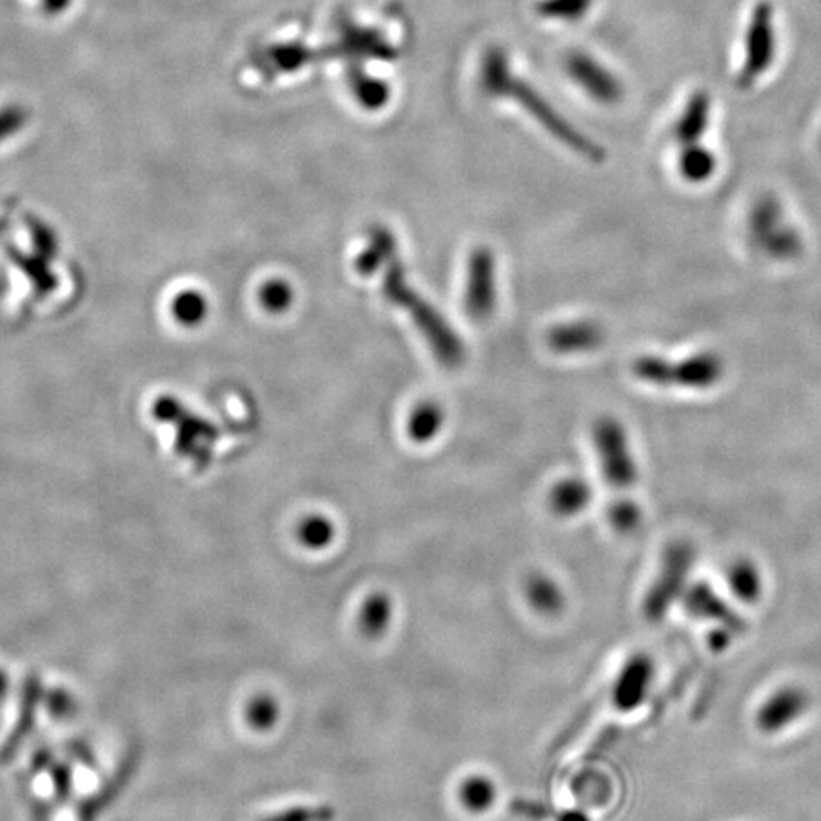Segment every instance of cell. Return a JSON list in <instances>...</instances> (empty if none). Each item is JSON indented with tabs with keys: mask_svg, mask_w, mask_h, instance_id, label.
I'll list each match as a JSON object with an SVG mask.
<instances>
[{
	"mask_svg": "<svg viewBox=\"0 0 821 821\" xmlns=\"http://www.w3.org/2000/svg\"><path fill=\"white\" fill-rule=\"evenodd\" d=\"M382 293L392 305L400 306L401 310H405L411 316L413 324L421 331L424 341L428 343L432 354L441 365L453 369L464 362L466 348L459 333L447 324V320L434 306L407 284L405 270L401 267L398 257H394L386 265Z\"/></svg>",
	"mask_w": 821,
	"mask_h": 821,
	"instance_id": "6da1fadb",
	"label": "cell"
},
{
	"mask_svg": "<svg viewBox=\"0 0 821 821\" xmlns=\"http://www.w3.org/2000/svg\"><path fill=\"white\" fill-rule=\"evenodd\" d=\"M485 88L491 94H504V96L516 97L517 101L531 113L535 115L536 120L554 135L555 139H559L561 143H565L569 149H573L574 153L592 160V162H601L605 158V151L592 141L586 135L580 134L576 128H573L563 116L557 115L554 109L542 99L536 96L533 90H529L527 86H523L521 82H516L506 75V63L504 58H500V54H491L487 63H485Z\"/></svg>",
	"mask_w": 821,
	"mask_h": 821,
	"instance_id": "7a4b0ae2",
	"label": "cell"
},
{
	"mask_svg": "<svg viewBox=\"0 0 821 821\" xmlns=\"http://www.w3.org/2000/svg\"><path fill=\"white\" fill-rule=\"evenodd\" d=\"M696 550L687 540H673L660 557L658 571L643 599V612L650 622L662 620L673 603L681 601L694 567Z\"/></svg>",
	"mask_w": 821,
	"mask_h": 821,
	"instance_id": "3957f363",
	"label": "cell"
},
{
	"mask_svg": "<svg viewBox=\"0 0 821 821\" xmlns=\"http://www.w3.org/2000/svg\"><path fill=\"white\" fill-rule=\"evenodd\" d=\"M633 375L654 386L669 388H711L721 381L725 363L717 354H696L681 362H668L664 358L645 356L635 360Z\"/></svg>",
	"mask_w": 821,
	"mask_h": 821,
	"instance_id": "277c9868",
	"label": "cell"
},
{
	"mask_svg": "<svg viewBox=\"0 0 821 821\" xmlns=\"http://www.w3.org/2000/svg\"><path fill=\"white\" fill-rule=\"evenodd\" d=\"M776 44L778 35L774 27V8L770 2L763 0L753 8L745 35V58L738 73V86L742 90L751 88L772 67Z\"/></svg>",
	"mask_w": 821,
	"mask_h": 821,
	"instance_id": "5b68a950",
	"label": "cell"
},
{
	"mask_svg": "<svg viewBox=\"0 0 821 821\" xmlns=\"http://www.w3.org/2000/svg\"><path fill=\"white\" fill-rule=\"evenodd\" d=\"M593 436L605 481L620 491L630 489L637 479V468L624 426L614 419H601L595 424Z\"/></svg>",
	"mask_w": 821,
	"mask_h": 821,
	"instance_id": "8992f818",
	"label": "cell"
},
{
	"mask_svg": "<svg viewBox=\"0 0 821 821\" xmlns=\"http://www.w3.org/2000/svg\"><path fill=\"white\" fill-rule=\"evenodd\" d=\"M812 706L810 694L799 685H785L772 690L755 709L753 723L764 736H778L797 725Z\"/></svg>",
	"mask_w": 821,
	"mask_h": 821,
	"instance_id": "52a82bcc",
	"label": "cell"
},
{
	"mask_svg": "<svg viewBox=\"0 0 821 821\" xmlns=\"http://www.w3.org/2000/svg\"><path fill=\"white\" fill-rule=\"evenodd\" d=\"M656 666L647 652H635L618 669L612 681L611 702L622 713H631L643 706L654 685Z\"/></svg>",
	"mask_w": 821,
	"mask_h": 821,
	"instance_id": "ba28073f",
	"label": "cell"
},
{
	"mask_svg": "<svg viewBox=\"0 0 821 821\" xmlns=\"http://www.w3.org/2000/svg\"><path fill=\"white\" fill-rule=\"evenodd\" d=\"M497 305V280H495V257L491 249L478 248L468 259L464 308L470 318L487 320Z\"/></svg>",
	"mask_w": 821,
	"mask_h": 821,
	"instance_id": "9c48e42d",
	"label": "cell"
},
{
	"mask_svg": "<svg viewBox=\"0 0 821 821\" xmlns=\"http://www.w3.org/2000/svg\"><path fill=\"white\" fill-rule=\"evenodd\" d=\"M751 230L757 246L772 257L789 259L801 251L797 232L783 221L782 211L772 200H764L753 211Z\"/></svg>",
	"mask_w": 821,
	"mask_h": 821,
	"instance_id": "30bf717a",
	"label": "cell"
},
{
	"mask_svg": "<svg viewBox=\"0 0 821 821\" xmlns=\"http://www.w3.org/2000/svg\"><path fill=\"white\" fill-rule=\"evenodd\" d=\"M681 603L688 616L696 620L711 622L713 626L726 628L734 633H742L745 630L744 620L740 618V614L734 611L707 582L688 584L681 597Z\"/></svg>",
	"mask_w": 821,
	"mask_h": 821,
	"instance_id": "8fae6325",
	"label": "cell"
},
{
	"mask_svg": "<svg viewBox=\"0 0 821 821\" xmlns=\"http://www.w3.org/2000/svg\"><path fill=\"white\" fill-rule=\"evenodd\" d=\"M574 82L599 103H616L622 97V86L618 78L599 65L595 59L584 54H573L567 63Z\"/></svg>",
	"mask_w": 821,
	"mask_h": 821,
	"instance_id": "7c38bea8",
	"label": "cell"
},
{
	"mask_svg": "<svg viewBox=\"0 0 821 821\" xmlns=\"http://www.w3.org/2000/svg\"><path fill=\"white\" fill-rule=\"evenodd\" d=\"M725 582L730 595L744 605H755L763 597V571L749 557H736L726 565Z\"/></svg>",
	"mask_w": 821,
	"mask_h": 821,
	"instance_id": "4fadbf2b",
	"label": "cell"
},
{
	"mask_svg": "<svg viewBox=\"0 0 821 821\" xmlns=\"http://www.w3.org/2000/svg\"><path fill=\"white\" fill-rule=\"evenodd\" d=\"M603 329L595 322H571L555 325L548 333V344L557 354H580L590 352L603 343Z\"/></svg>",
	"mask_w": 821,
	"mask_h": 821,
	"instance_id": "5bb4252c",
	"label": "cell"
},
{
	"mask_svg": "<svg viewBox=\"0 0 821 821\" xmlns=\"http://www.w3.org/2000/svg\"><path fill=\"white\" fill-rule=\"evenodd\" d=\"M394 257H398V242L392 230L382 225H373L367 232V246L356 259V270L362 276H373L386 267Z\"/></svg>",
	"mask_w": 821,
	"mask_h": 821,
	"instance_id": "9a60e30c",
	"label": "cell"
},
{
	"mask_svg": "<svg viewBox=\"0 0 821 821\" xmlns=\"http://www.w3.org/2000/svg\"><path fill=\"white\" fill-rule=\"evenodd\" d=\"M709 113H711V99L704 90H700L688 99L683 115L679 116L677 126H675V139L683 147L696 145L707 130Z\"/></svg>",
	"mask_w": 821,
	"mask_h": 821,
	"instance_id": "2e32d148",
	"label": "cell"
},
{
	"mask_svg": "<svg viewBox=\"0 0 821 821\" xmlns=\"http://www.w3.org/2000/svg\"><path fill=\"white\" fill-rule=\"evenodd\" d=\"M550 500L555 514L563 517L576 516L590 506L592 487L584 479H563L555 485Z\"/></svg>",
	"mask_w": 821,
	"mask_h": 821,
	"instance_id": "e0dca14e",
	"label": "cell"
},
{
	"mask_svg": "<svg viewBox=\"0 0 821 821\" xmlns=\"http://www.w3.org/2000/svg\"><path fill=\"white\" fill-rule=\"evenodd\" d=\"M525 593L533 609L546 616L559 614L565 605V597H563L561 588L546 574H531L525 584Z\"/></svg>",
	"mask_w": 821,
	"mask_h": 821,
	"instance_id": "ac0fdd59",
	"label": "cell"
},
{
	"mask_svg": "<svg viewBox=\"0 0 821 821\" xmlns=\"http://www.w3.org/2000/svg\"><path fill=\"white\" fill-rule=\"evenodd\" d=\"M717 170V158L702 145H687L679 154V172L690 183H704Z\"/></svg>",
	"mask_w": 821,
	"mask_h": 821,
	"instance_id": "d6986e66",
	"label": "cell"
},
{
	"mask_svg": "<svg viewBox=\"0 0 821 821\" xmlns=\"http://www.w3.org/2000/svg\"><path fill=\"white\" fill-rule=\"evenodd\" d=\"M392 618V603L384 593H373L367 597L360 611V628L367 637L382 635Z\"/></svg>",
	"mask_w": 821,
	"mask_h": 821,
	"instance_id": "ffe728a7",
	"label": "cell"
},
{
	"mask_svg": "<svg viewBox=\"0 0 821 821\" xmlns=\"http://www.w3.org/2000/svg\"><path fill=\"white\" fill-rule=\"evenodd\" d=\"M441 426H443V411L440 405L432 401H424L409 417L407 430H409V436L417 443H426L440 432Z\"/></svg>",
	"mask_w": 821,
	"mask_h": 821,
	"instance_id": "44dd1931",
	"label": "cell"
},
{
	"mask_svg": "<svg viewBox=\"0 0 821 821\" xmlns=\"http://www.w3.org/2000/svg\"><path fill=\"white\" fill-rule=\"evenodd\" d=\"M497 789L495 783L483 776H472L460 785V801L470 812H485L495 802Z\"/></svg>",
	"mask_w": 821,
	"mask_h": 821,
	"instance_id": "7402d4cb",
	"label": "cell"
},
{
	"mask_svg": "<svg viewBox=\"0 0 821 821\" xmlns=\"http://www.w3.org/2000/svg\"><path fill=\"white\" fill-rule=\"evenodd\" d=\"M297 536L308 550H324L335 538V527L327 517L308 516L299 523Z\"/></svg>",
	"mask_w": 821,
	"mask_h": 821,
	"instance_id": "603a6c76",
	"label": "cell"
},
{
	"mask_svg": "<svg viewBox=\"0 0 821 821\" xmlns=\"http://www.w3.org/2000/svg\"><path fill=\"white\" fill-rule=\"evenodd\" d=\"M592 4L593 0H544L538 12L552 20L578 21L588 14Z\"/></svg>",
	"mask_w": 821,
	"mask_h": 821,
	"instance_id": "cb8c5ba5",
	"label": "cell"
},
{
	"mask_svg": "<svg viewBox=\"0 0 821 821\" xmlns=\"http://www.w3.org/2000/svg\"><path fill=\"white\" fill-rule=\"evenodd\" d=\"M609 521L618 533L630 535L641 525V508L631 500H616L609 508Z\"/></svg>",
	"mask_w": 821,
	"mask_h": 821,
	"instance_id": "d4e9b609",
	"label": "cell"
},
{
	"mask_svg": "<svg viewBox=\"0 0 821 821\" xmlns=\"http://www.w3.org/2000/svg\"><path fill=\"white\" fill-rule=\"evenodd\" d=\"M335 810L327 804L322 806H293L282 810L278 814L268 816L263 821H333L335 820Z\"/></svg>",
	"mask_w": 821,
	"mask_h": 821,
	"instance_id": "484cf974",
	"label": "cell"
},
{
	"mask_svg": "<svg viewBox=\"0 0 821 821\" xmlns=\"http://www.w3.org/2000/svg\"><path fill=\"white\" fill-rule=\"evenodd\" d=\"M261 303L268 312H286L293 303V289L284 280H270L261 289Z\"/></svg>",
	"mask_w": 821,
	"mask_h": 821,
	"instance_id": "4316f807",
	"label": "cell"
},
{
	"mask_svg": "<svg viewBox=\"0 0 821 821\" xmlns=\"http://www.w3.org/2000/svg\"><path fill=\"white\" fill-rule=\"evenodd\" d=\"M249 719L259 728H270L278 721V704L270 696L257 698L249 707Z\"/></svg>",
	"mask_w": 821,
	"mask_h": 821,
	"instance_id": "83f0119b",
	"label": "cell"
},
{
	"mask_svg": "<svg viewBox=\"0 0 821 821\" xmlns=\"http://www.w3.org/2000/svg\"><path fill=\"white\" fill-rule=\"evenodd\" d=\"M732 635H734V631L726 630V628H719V626H715V630L709 633V647L715 650V652H721V650H725L728 645H730V639H732Z\"/></svg>",
	"mask_w": 821,
	"mask_h": 821,
	"instance_id": "f1b7e54d",
	"label": "cell"
},
{
	"mask_svg": "<svg viewBox=\"0 0 821 821\" xmlns=\"http://www.w3.org/2000/svg\"><path fill=\"white\" fill-rule=\"evenodd\" d=\"M555 821H590V818L582 810H565V812H555Z\"/></svg>",
	"mask_w": 821,
	"mask_h": 821,
	"instance_id": "f546056e",
	"label": "cell"
}]
</instances>
